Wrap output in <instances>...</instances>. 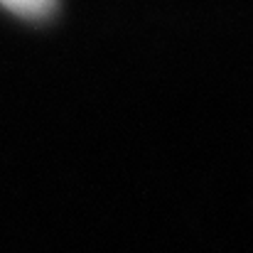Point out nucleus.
Wrapping results in <instances>:
<instances>
[{
  "label": "nucleus",
  "mask_w": 253,
  "mask_h": 253,
  "mask_svg": "<svg viewBox=\"0 0 253 253\" xmlns=\"http://www.w3.org/2000/svg\"><path fill=\"white\" fill-rule=\"evenodd\" d=\"M0 5L22 17H44L57 7V0H0Z\"/></svg>",
  "instance_id": "nucleus-1"
}]
</instances>
